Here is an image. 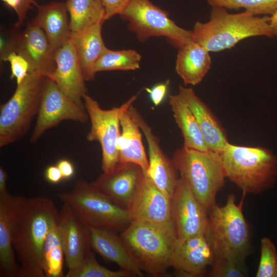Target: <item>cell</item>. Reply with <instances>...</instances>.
I'll list each match as a JSON object with an SVG mask.
<instances>
[{"label": "cell", "instance_id": "obj_40", "mask_svg": "<svg viewBox=\"0 0 277 277\" xmlns=\"http://www.w3.org/2000/svg\"><path fill=\"white\" fill-rule=\"evenodd\" d=\"M47 180L52 183H57L63 179L62 173L57 166H49L45 172Z\"/></svg>", "mask_w": 277, "mask_h": 277}, {"label": "cell", "instance_id": "obj_7", "mask_svg": "<svg viewBox=\"0 0 277 277\" xmlns=\"http://www.w3.org/2000/svg\"><path fill=\"white\" fill-rule=\"evenodd\" d=\"M58 196L89 227L122 232L132 222L128 210L114 204L84 180H78L71 191Z\"/></svg>", "mask_w": 277, "mask_h": 277}, {"label": "cell", "instance_id": "obj_17", "mask_svg": "<svg viewBox=\"0 0 277 277\" xmlns=\"http://www.w3.org/2000/svg\"><path fill=\"white\" fill-rule=\"evenodd\" d=\"M58 226L67 266L68 269L74 268L82 264L91 251L89 227L65 204L60 211Z\"/></svg>", "mask_w": 277, "mask_h": 277}, {"label": "cell", "instance_id": "obj_35", "mask_svg": "<svg viewBox=\"0 0 277 277\" xmlns=\"http://www.w3.org/2000/svg\"><path fill=\"white\" fill-rule=\"evenodd\" d=\"M5 61L8 62L11 66V77L15 78L17 85L22 83L29 72V65L27 61L15 52L11 53Z\"/></svg>", "mask_w": 277, "mask_h": 277}, {"label": "cell", "instance_id": "obj_34", "mask_svg": "<svg viewBox=\"0 0 277 277\" xmlns=\"http://www.w3.org/2000/svg\"><path fill=\"white\" fill-rule=\"evenodd\" d=\"M247 274L245 265L215 256L207 275L209 277H245Z\"/></svg>", "mask_w": 277, "mask_h": 277}, {"label": "cell", "instance_id": "obj_33", "mask_svg": "<svg viewBox=\"0 0 277 277\" xmlns=\"http://www.w3.org/2000/svg\"><path fill=\"white\" fill-rule=\"evenodd\" d=\"M256 277H277V250L271 239L261 240V255Z\"/></svg>", "mask_w": 277, "mask_h": 277}, {"label": "cell", "instance_id": "obj_10", "mask_svg": "<svg viewBox=\"0 0 277 277\" xmlns=\"http://www.w3.org/2000/svg\"><path fill=\"white\" fill-rule=\"evenodd\" d=\"M137 97V95H133L120 107L108 110L102 109L97 102L88 94L83 97L85 108L91 122L87 139L90 142L97 141L101 145L103 172L111 171L118 163L117 143L121 133L120 117L133 105Z\"/></svg>", "mask_w": 277, "mask_h": 277}, {"label": "cell", "instance_id": "obj_13", "mask_svg": "<svg viewBox=\"0 0 277 277\" xmlns=\"http://www.w3.org/2000/svg\"><path fill=\"white\" fill-rule=\"evenodd\" d=\"M145 171L134 163L118 162L91 184L117 206L128 209L143 181Z\"/></svg>", "mask_w": 277, "mask_h": 277}, {"label": "cell", "instance_id": "obj_41", "mask_svg": "<svg viewBox=\"0 0 277 277\" xmlns=\"http://www.w3.org/2000/svg\"><path fill=\"white\" fill-rule=\"evenodd\" d=\"M57 166L64 179H68L73 175L74 172V167L69 161L62 160L58 162Z\"/></svg>", "mask_w": 277, "mask_h": 277}, {"label": "cell", "instance_id": "obj_36", "mask_svg": "<svg viewBox=\"0 0 277 277\" xmlns=\"http://www.w3.org/2000/svg\"><path fill=\"white\" fill-rule=\"evenodd\" d=\"M1 1L16 13L17 16V21L14 25L16 28H18L24 24L28 11L32 8V5H37L34 0Z\"/></svg>", "mask_w": 277, "mask_h": 277}, {"label": "cell", "instance_id": "obj_37", "mask_svg": "<svg viewBox=\"0 0 277 277\" xmlns=\"http://www.w3.org/2000/svg\"><path fill=\"white\" fill-rule=\"evenodd\" d=\"M18 32L14 30L1 31L0 59L2 62L12 52H15V48Z\"/></svg>", "mask_w": 277, "mask_h": 277}, {"label": "cell", "instance_id": "obj_27", "mask_svg": "<svg viewBox=\"0 0 277 277\" xmlns=\"http://www.w3.org/2000/svg\"><path fill=\"white\" fill-rule=\"evenodd\" d=\"M169 104L175 123L184 138V147L200 151L208 150L192 112L177 94L169 96Z\"/></svg>", "mask_w": 277, "mask_h": 277}, {"label": "cell", "instance_id": "obj_24", "mask_svg": "<svg viewBox=\"0 0 277 277\" xmlns=\"http://www.w3.org/2000/svg\"><path fill=\"white\" fill-rule=\"evenodd\" d=\"M130 107L120 117L121 131L117 143L118 162L136 164L147 171L149 161L142 142L141 129Z\"/></svg>", "mask_w": 277, "mask_h": 277}, {"label": "cell", "instance_id": "obj_3", "mask_svg": "<svg viewBox=\"0 0 277 277\" xmlns=\"http://www.w3.org/2000/svg\"><path fill=\"white\" fill-rule=\"evenodd\" d=\"M220 156L226 177L243 193L257 194L274 186L277 179V157L269 149L228 142Z\"/></svg>", "mask_w": 277, "mask_h": 277}, {"label": "cell", "instance_id": "obj_25", "mask_svg": "<svg viewBox=\"0 0 277 277\" xmlns=\"http://www.w3.org/2000/svg\"><path fill=\"white\" fill-rule=\"evenodd\" d=\"M103 23H97L80 32L71 33L70 35L86 81L94 79L95 65L107 49L102 36Z\"/></svg>", "mask_w": 277, "mask_h": 277}, {"label": "cell", "instance_id": "obj_42", "mask_svg": "<svg viewBox=\"0 0 277 277\" xmlns=\"http://www.w3.org/2000/svg\"><path fill=\"white\" fill-rule=\"evenodd\" d=\"M8 174L3 167H0V193H3L7 191V181Z\"/></svg>", "mask_w": 277, "mask_h": 277}, {"label": "cell", "instance_id": "obj_4", "mask_svg": "<svg viewBox=\"0 0 277 277\" xmlns=\"http://www.w3.org/2000/svg\"><path fill=\"white\" fill-rule=\"evenodd\" d=\"M246 194L238 205L234 194H229L225 204H216L208 211V223L205 236L215 256L245 265L250 254L249 225L244 216L243 205Z\"/></svg>", "mask_w": 277, "mask_h": 277}, {"label": "cell", "instance_id": "obj_19", "mask_svg": "<svg viewBox=\"0 0 277 277\" xmlns=\"http://www.w3.org/2000/svg\"><path fill=\"white\" fill-rule=\"evenodd\" d=\"M15 52L23 56L29 65V72L49 77L55 69L54 54L44 30L32 21L18 32Z\"/></svg>", "mask_w": 277, "mask_h": 277}, {"label": "cell", "instance_id": "obj_22", "mask_svg": "<svg viewBox=\"0 0 277 277\" xmlns=\"http://www.w3.org/2000/svg\"><path fill=\"white\" fill-rule=\"evenodd\" d=\"M91 248L106 260L116 264L121 269L143 276L142 270L132 259L117 232L89 227Z\"/></svg>", "mask_w": 277, "mask_h": 277}, {"label": "cell", "instance_id": "obj_8", "mask_svg": "<svg viewBox=\"0 0 277 277\" xmlns=\"http://www.w3.org/2000/svg\"><path fill=\"white\" fill-rule=\"evenodd\" d=\"M46 77L39 73L29 72L11 97L1 106L0 147L12 144L28 131L37 114L42 88Z\"/></svg>", "mask_w": 277, "mask_h": 277}, {"label": "cell", "instance_id": "obj_5", "mask_svg": "<svg viewBox=\"0 0 277 277\" xmlns=\"http://www.w3.org/2000/svg\"><path fill=\"white\" fill-rule=\"evenodd\" d=\"M120 237L142 270L155 277L166 274L177 239L174 225L132 221Z\"/></svg>", "mask_w": 277, "mask_h": 277}, {"label": "cell", "instance_id": "obj_14", "mask_svg": "<svg viewBox=\"0 0 277 277\" xmlns=\"http://www.w3.org/2000/svg\"><path fill=\"white\" fill-rule=\"evenodd\" d=\"M215 260V254L205 234L177 238L173 249L170 267L179 276L201 277Z\"/></svg>", "mask_w": 277, "mask_h": 277}, {"label": "cell", "instance_id": "obj_12", "mask_svg": "<svg viewBox=\"0 0 277 277\" xmlns=\"http://www.w3.org/2000/svg\"><path fill=\"white\" fill-rule=\"evenodd\" d=\"M171 204L177 238L205 234L208 223V211L197 200L182 177L177 180Z\"/></svg>", "mask_w": 277, "mask_h": 277}, {"label": "cell", "instance_id": "obj_16", "mask_svg": "<svg viewBox=\"0 0 277 277\" xmlns=\"http://www.w3.org/2000/svg\"><path fill=\"white\" fill-rule=\"evenodd\" d=\"M55 69L48 77L60 90L81 107L85 109L83 97L87 93L81 67L72 41L70 38L54 53Z\"/></svg>", "mask_w": 277, "mask_h": 277}, {"label": "cell", "instance_id": "obj_6", "mask_svg": "<svg viewBox=\"0 0 277 277\" xmlns=\"http://www.w3.org/2000/svg\"><path fill=\"white\" fill-rule=\"evenodd\" d=\"M172 160L181 177L209 211L216 204V196L225 186L226 178L220 154L183 146L175 150Z\"/></svg>", "mask_w": 277, "mask_h": 277}, {"label": "cell", "instance_id": "obj_20", "mask_svg": "<svg viewBox=\"0 0 277 277\" xmlns=\"http://www.w3.org/2000/svg\"><path fill=\"white\" fill-rule=\"evenodd\" d=\"M26 197L8 191L0 193V276L17 277L12 232L18 211Z\"/></svg>", "mask_w": 277, "mask_h": 277}, {"label": "cell", "instance_id": "obj_11", "mask_svg": "<svg viewBox=\"0 0 277 277\" xmlns=\"http://www.w3.org/2000/svg\"><path fill=\"white\" fill-rule=\"evenodd\" d=\"M37 120L30 143H36L48 129L65 120L84 123L89 118L85 109L81 107L63 92L55 82L44 80Z\"/></svg>", "mask_w": 277, "mask_h": 277}, {"label": "cell", "instance_id": "obj_31", "mask_svg": "<svg viewBox=\"0 0 277 277\" xmlns=\"http://www.w3.org/2000/svg\"><path fill=\"white\" fill-rule=\"evenodd\" d=\"M211 7L244 9L255 15H272L277 11V0H205Z\"/></svg>", "mask_w": 277, "mask_h": 277}, {"label": "cell", "instance_id": "obj_28", "mask_svg": "<svg viewBox=\"0 0 277 277\" xmlns=\"http://www.w3.org/2000/svg\"><path fill=\"white\" fill-rule=\"evenodd\" d=\"M71 33L80 32L99 22H104L102 0H67Z\"/></svg>", "mask_w": 277, "mask_h": 277}, {"label": "cell", "instance_id": "obj_30", "mask_svg": "<svg viewBox=\"0 0 277 277\" xmlns=\"http://www.w3.org/2000/svg\"><path fill=\"white\" fill-rule=\"evenodd\" d=\"M141 55L134 50L107 49L94 67V72L111 70H134L140 67Z\"/></svg>", "mask_w": 277, "mask_h": 277}, {"label": "cell", "instance_id": "obj_2", "mask_svg": "<svg viewBox=\"0 0 277 277\" xmlns=\"http://www.w3.org/2000/svg\"><path fill=\"white\" fill-rule=\"evenodd\" d=\"M210 19L197 22L192 31L193 41L210 52L231 48L253 36H273L268 16H256L248 11L230 13L227 9L211 7Z\"/></svg>", "mask_w": 277, "mask_h": 277}, {"label": "cell", "instance_id": "obj_29", "mask_svg": "<svg viewBox=\"0 0 277 277\" xmlns=\"http://www.w3.org/2000/svg\"><path fill=\"white\" fill-rule=\"evenodd\" d=\"M64 252L58 223L46 239L43 251V266L45 277H63Z\"/></svg>", "mask_w": 277, "mask_h": 277}, {"label": "cell", "instance_id": "obj_38", "mask_svg": "<svg viewBox=\"0 0 277 277\" xmlns=\"http://www.w3.org/2000/svg\"><path fill=\"white\" fill-rule=\"evenodd\" d=\"M131 0H102L105 9L104 19L106 21L116 14H120Z\"/></svg>", "mask_w": 277, "mask_h": 277}, {"label": "cell", "instance_id": "obj_21", "mask_svg": "<svg viewBox=\"0 0 277 277\" xmlns=\"http://www.w3.org/2000/svg\"><path fill=\"white\" fill-rule=\"evenodd\" d=\"M177 95L194 114L208 149L220 154L229 142L217 118L192 88L180 86Z\"/></svg>", "mask_w": 277, "mask_h": 277}, {"label": "cell", "instance_id": "obj_32", "mask_svg": "<svg viewBox=\"0 0 277 277\" xmlns=\"http://www.w3.org/2000/svg\"><path fill=\"white\" fill-rule=\"evenodd\" d=\"M66 277H132L136 276L128 270L114 271L101 265L91 251L84 262L78 266L68 269Z\"/></svg>", "mask_w": 277, "mask_h": 277}, {"label": "cell", "instance_id": "obj_39", "mask_svg": "<svg viewBox=\"0 0 277 277\" xmlns=\"http://www.w3.org/2000/svg\"><path fill=\"white\" fill-rule=\"evenodd\" d=\"M169 82L168 80L165 83L155 85L151 88H145L151 102L155 106L160 105L165 99L167 93Z\"/></svg>", "mask_w": 277, "mask_h": 277}, {"label": "cell", "instance_id": "obj_1", "mask_svg": "<svg viewBox=\"0 0 277 277\" xmlns=\"http://www.w3.org/2000/svg\"><path fill=\"white\" fill-rule=\"evenodd\" d=\"M60 212L50 198L25 197L16 215L12 243L21 266L17 277H45L43 251L47 236L57 223Z\"/></svg>", "mask_w": 277, "mask_h": 277}, {"label": "cell", "instance_id": "obj_15", "mask_svg": "<svg viewBox=\"0 0 277 277\" xmlns=\"http://www.w3.org/2000/svg\"><path fill=\"white\" fill-rule=\"evenodd\" d=\"M128 210L132 221H142L175 226L171 200L156 186L146 171Z\"/></svg>", "mask_w": 277, "mask_h": 277}, {"label": "cell", "instance_id": "obj_18", "mask_svg": "<svg viewBox=\"0 0 277 277\" xmlns=\"http://www.w3.org/2000/svg\"><path fill=\"white\" fill-rule=\"evenodd\" d=\"M130 109L147 142L149 168L146 172L156 186L171 200L179 179L177 170L172 160L162 151L151 127L133 105Z\"/></svg>", "mask_w": 277, "mask_h": 277}, {"label": "cell", "instance_id": "obj_23", "mask_svg": "<svg viewBox=\"0 0 277 277\" xmlns=\"http://www.w3.org/2000/svg\"><path fill=\"white\" fill-rule=\"evenodd\" d=\"M36 6L37 13L32 21L44 30L54 54L71 34L66 3L53 2Z\"/></svg>", "mask_w": 277, "mask_h": 277}, {"label": "cell", "instance_id": "obj_43", "mask_svg": "<svg viewBox=\"0 0 277 277\" xmlns=\"http://www.w3.org/2000/svg\"><path fill=\"white\" fill-rule=\"evenodd\" d=\"M269 23L273 36H277V11L269 17Z\"/></svg>", "mask_w": 277, "mask_h": 277}, {"label": "cell", "instance_id": "obj_26", "mask_svg": "<svg viewBox=\"0 0 277 277\" xmlns=\"http://www.w3.org/2000/svg\"><path fill=\"white\" fill-rule=\"evenodd\" d=\"M211 65L209 52L193 42L179 49L175 70L185 85H196L203 80Z\"/></svg>", "mask_w": 277, "mask_h": 277}, {"label": "cell", "instance_id": "obj_9", "mask_svg": "<svg viewBox=\"0 0 277 277\" xmlns=\"http://www.w3.org/2000/svg\"><path fill=\"white\" fill-rule=\"evenodd\" d=\"M120 15L128 22L129 29L141 42L151 37L163 36L179 49L194 42L192 31L177 25L167 11L150 0H131Z\"/></svg>", "mask_w": 277, "mask_h": 277}]
</instances>
